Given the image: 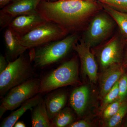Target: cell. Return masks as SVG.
<instances>
[{"label": "cell", "mask_w": 127, "mask_h": 127, "mask_svg": "<svg viewBox=\"0 0 127 127\" xmlns=\"http://www.w3.org/2000/svg\"><path fill=\"white\" fill-rule=\"evenodd\" d=\"M4 39L6 58L8 62L17 59L28 49L21 43L20 36L10 27H7L5 31Z\"/></svg>", "instance_id": "obj_11"}, {"label": "cell", "mask_w": 127, "mask_h": 127, "mask_svg": "<svg viewBox=\"0 0 127 127\" xmlns=\"http://www.w3.org/2000/svg\"><path fill=\"white\" fill-rule=\"evenodd\" d=\"M9 62L2 54L0 56V73L4 70L8 65Z\"/></svg>", "instance_id": "obj_27"}, {"label": "cell", "mask_w": 127, "mask_h": 127, "mask_svg": "<svg viewBox=\"0 0 127 127\" xmlns=\"http://www.w3.org/2000/svg\"><path fill=\"white\" fill-rule=\"evenodd\" d=\"M114 23L106 12L97 14L90 22L82 41L90 48L98 46L109 36L114 28Z\"/></svg>", "instance_id": "obj_7"}, {"label": "cell", "mask_w": 127, "mask_h": 127, "mask_svg": "<svg viewBox=\"0 0 127 127\" xmlns=\"http://www.w3.org/2000/svg\"><path fill=\"white\" fill-rule=\"evenodd\" d=\"M31 122L33 127H52L45 100L42 98L32 108Z\"/></svg>", "instance_id": "obj_17"}, {"label": "cell", "mask_w": 127, "mask_h": 127, "mask_svg": "<svg viewBox=\"0 0 127 127\" xmlns=\"http://www.w3.org/2000/svg\"><path fill=\"white\" fill-rule=\"evenodd\" d=\"M75 119L72 112L68 108H64L58 113L51 121L52 127H68Z\"/></svg>", "instance_id": "obj_19"}, {"label": "cell", "mask_w": 127, "mask_h": 127, "mask_svg": "<svg viewBox=\"0 0 127 127\" xmlns=\"http://www.w3.org/2000/svg\"><path fill=\"white\" fill-rule=\"evenodd\" d=\"M68 32L56 23L46 21L20 37L21 43L28 49L39 47L62 39Z\"/></svg>", "instance_id": "obj_6"}, {"label": "cell", "mask_w": 127, "mask_h": 127, "mask_svg": "<svg viewBox=\"0 0 127 127\" xmlns=\"http://www.w3.org/2000/svg\"><path fill=\"white\" fill-rule=\"evenodd\" d=\"M46 21L36 10L29 14L16 17L11 21L9 26L21 37Z\"/></svg>", "instance_id": "obj_10"}, {"label": "cell", "mask_w": 127, "mask_h": 127, "mask_svg": "<svg viewBox=\"0 0 127 127\" xmlns=\"http://www.w3.org/2000/svg\"><path fill=\"white\" fill-rule=\"evenodd\" d=\"M122 103L118 99L108 104L103 109V118L107 120L111 118L118 111Z\"/></svg>", "instance_id": "obj_23"}, {"label": "cell", "mask_w": 127, "mask_h": 127, "mask_svg": "<svg viewBox=\"0 0 127 127\" xmlns=\"http://www.w3.org/2000/svg\"><path fill=\"white\" fill-rule=\"evenodd\" d=\"M96 3L90 0L41 1L37 10L46 21L56 23L68 32L78 30L98 10Z\"/></svg>", "instance_id": "obj_1"}, {"label": "cell", "mask_w": 127, "mask_h": 127, "mask_svg": "<svg viewBox=\"0 0 127 127\" xmlns=\"http://www.w3.org/2000/svg\"><path fill=\"white\" fill-rule=\"evenodd\" d=\"M79 38L78 34H73L63 39L51 42L37 47L31 53V62L40 69L46 68L60 61L70 51Z\"/></svg>", "instance_id": "obj_2"}, {"label": "cell", "mask_w": 127, "mask_h": 127, "mask_svg": "<svg viewBox=\"0 0 127 127\" xmlns=\"http://www.w3.org/2000/svg\"><path fill=\"white\" fill-rule=\"evenodd\" d=\"M127 113V102L126 100L122 103L118 111L111 118L108 119L107 127H116L119 125Z\"/></svg>", "instance_id": "obj_20"}, {"label": "cell", "mask_w": 127, "mask_h": 127, "mask_svg": "<svg viewBox=\"0 0 127 127\" xmlns=\"http://www.w3.org/2000/svg\"><path fill=\"white\" fill-rule=\"evenodd\" d=\"M90 48L82 40L80 43L77 42L73 47L79 56L83 72L88 76L91 81L95 83L97 79L98 66Z\"/></svg>", "instance_id": "obj_9"}, {"label": "cell", "mask_w": 127, "mask_h": 127, "mask_svg": "<svg viewBox=\"0 0 127 127\" xmlns=\"http://www.w3.org/2000/svg\"><path fill=\"white\" fill-rule=\"evenodd\" d=\"M41 95V94H38L34 97L24 103L19 107L18 109L11 112L9 116L2 120L0 127H14L16 123L26 111L29 109H32L39 103L42 98Z\"/></svg>", "instance_id": "obj_16"}, {"label": "cell", "mask_w": 127, "mask_h": 127, "mask_svg": "<svg viewBox=\"0 0 127 127\" xmlns=\"http://www.w3.org/2000/svg\"><path fill=\"white\" fill-rule=\"evenodd\" d=\"M118 99L123 102L127 97V73H124L119 80Z\"/></svg>", "instance_id": "obj_24"}, {"label": "cell", "mask_w": 127, "mask_h": 127, "mask_svg": "<svg viewBox=\"0 0 127 127\" xmlns=\"http://www.w3.org/2000/svg\"><path fill=\"white\" fill-rule=\"evenodd\" d=\"M90 95V91L87 86L75 89L70 96V104L77 116H82L86 109Z\"/></svg>", "instance_id": "obj_14"}, {"label": "cell", "mask_w": 127, "mask_h": 127, "mask_svg": "<svg viewBox=\"0 0 127 127\" xmlns=\"http://www.w3.org/2000/svg\"><path fill=\"white\" fill-rule=\"evenodd\" d=\"M91 125L85 120H81L74 122L71 124L68 127H89Z\"/></svg>", "instance_id": "obj_26"}, {"label": "cell", "mask_w": 127, "mask_h": 127, "mask_svg": "<svg viewBox=\"0 0 127 127\" xmlns=\"http://www.w3.org/2000/svg\"><path fill=\"white\" fill-rule=\"evenodd\" d=\"M43 0L46 1H59L63 0Z\"/></svg>", "instance_id": "obj_31"}, {"label": "cell", "mask_w": 127, "mask_h": 127, "mask_svg": "<svg viewBox=\"0 0 127 127\" xmlns=\"http://www.w3.org/2000/svg\"><path fill=\"white\" fill-rule=\"evenodd\" d=\"M67 95L63 92H54L50 94L45 100L48 116L51 121L57 114L64 108Z\"/></svg>", "instance_id": "obj_15"}, {"label": "cell", "mask_w": 127, "mask_h": 127, "mask_svg": "<svg viewBox=\"0 0 127 127\" xmlns=\"http://www.w3.org/2000/svg\"><path fill=\"white\" fill-rule=\"evenodd\" d=\"M42 0H13L3 7L0 12L14 18L16 17L29 14L37 10Z\"/></svg>", "instance_id": "obj_12"}, {"label": "cell", "mask_w": 127, "mask_h": 127, "mask_svg": "<svg viewBox=\"0 0 127 127\" xmlns=\"http://www.w3.org/2000/svg\"><path fill=\"white\" fill-rule=\"evenodd\" d=\"M123 48V43L119 36H114L101 47L97 57L103 70L114 64H122Z\"/></svg>", "instance_id": "obj_8"}, {"label": "cell", "mask_w": 127, "mask_h": 127, "mask_svg": "<svg viewBox=\"0 0 127 127\" xmlns=\"http://www.w3.org/2000/svg\"><path fill=\"white\" fill-rule=\"evenodd\" d=\"M101 1L116 10L127 13V0H103Z\"/></svg>", "instance_id": "obj_22"}, {"label": "cell", "mask_w": 127, "mask_h": 127, "mask_svg": "<svg viewBox=\"0 0 127 127\" xmlns=\"http://www.w3.org/2000/svg\"><path fill=\"white\" fill-rule=\"evenodd\" d=\"M122 64L112 65L103 70L100 81V95L103 97L124 73Z\"/></svg>", "instance_id": "obj_13"}, {"label": "cell", "mask_w": 127, "mask_h": 127, "mask_svg": "<svg viewBox=\"0 0 127 127\" xmlns=\"http://www.w3.org/2000/svg\"><path fill=\"white\" fill-rule=\"evenodd\" d=\"M40 79L32 78L14 87L2 98L0 118L7 111H12L39 94Z\"/></svg>", "instance_id": "obj_5"}, {"label": "cell", "mask_w": 127, "mask_h": 127, "mask_svg": "<svg viewBox=\"0 0 127 127\" xmlns=\"http://www.w3.org/2000/svg\"><path fill=\"white\" fill-rule=\"evenodd\" d=\"M13 0H0V7L2 9Z\"/></svg>", "instance_id": "obj_28"}, {"label": "cell", "mask_w": 127, "mask_h": 127, "mask_svg": "<svg viewBox=\"0 0 127 127\" xmlns=\"http://www.w3.org/2000/svg\"><path fill=\"white\" fill-rule=\"evenodd\" d=\"M14 127H26V124L25 123L23 122V121H17L14 125Z\"/></svg>", "instance_id": "obj_29"}, {"label": "cell", "mask_w": 127, "mask_h": 127, "mask_svg": "<svg viewBox=\"0 0 127 127\" xmlns=\"http://www.w3.org/2000/svg\"><path fill=\"white\" fill-rule=\"evenodd\" d=\"M103 6L104 11L109 14L118 26L123 37L127 41V13L116 10L105 4Z\"/></svg>", "instance_id": "obj_18"}, {"label": "cell", "mask_w": 127, "mask_h": 127, "mask_svg": "<svg viewBox=\"0 0 127 127\" xmlns=\"http://www.w3.org/2000/svg\"><path fill=\"white\" fill-rule=\"evenodd\" d=\"M78 65L75 58L66 62L40 79L39 94L49 93L62 87L79 84Z\"/></svg>", "instance_id": "obj_3"}, {"label": "cell", "mask_w": 127, "mask_h": 127, "mask_svg": "<svg viewBox=\"0 0 127 127\" xmlns=\"http://www.w3.org/2000/svg\"><path fill=\"white\" fill-rule=\"evenodd\" d=\"M31 62L24 54L14 61L9 62L6 68L0 73L1 98L12 88L32 78L34 73Z\"/></svg>", "instance_id": "obj_4"}, {"label": "cell", "mask_w": 127, "mask_h": 127, "mask_svg": "<svg viewBox=\"0 0 127 127\" xmlns=\"http://www.w3.org/2000/svg\"><path fill=\"white\" fill-rule=\"evenodd\" d=\"M10 17L0 12V26L1 29L8 27L13 20Z\"/></svg>", "instance_id": "obj_25"}, {"label": "cell", "mask_w": 127, "mask_h": 127, "mask_svg": "<svg viewBox=\"0 0 127 127\" xmlns=\"http://www.w3.org/2000/svg\"><path fill=\"white\" fill-rule=\"evenodd\" d=\"M126 48L125 57V64L127 67V41H126Z\"/></svg>", "instance_id": "obj_30"}, {"label": "cell", "mask_w": 127, "mask_h": 127, "mask_svg": "<svg viewBox=\"0 0 127 127\" xmlns=\"http://www.w3.org/2000/svg\"><path fill=\"white\" fill-rule=\"evenodd\" d=\"M119 94L118 81L103 97L101 105V109H104L108 104L117 100L118 98Z\"/></svg>", "instance_id": "obj_21"}, {"label": "cell", "mask_w": 127, "mask_h": 127, "mask_svg": "<svg viewBox=\"0 0 127 127\" xmlns=\"http://www.w3.org/2000/svg\"><path fill=\"white\" fill-rule=\"evenodd\" d=\"M101 0V1H102L103 0Z\"/></svg>", "instance_id": "obj_32"}]
</instances>
